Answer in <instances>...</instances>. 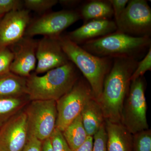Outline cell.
Segmentation results:
<instances>
[{
  "instance_id": "cell-12",
  "label": "cell",
  "mask_w": 151,
  "mask_h": 151,
  "mask_svg": "<svg viewBox=\"0 0 151 151\" xmlns=\"http://www.w3.org/2000/svg\"><path fill=\"white\" fill-rule=\"evenodd\" d=\"M29 22L27 10L6 14L0 20V47H9L19 41L24 37Z\"/></svg>"
},
{
  "instance_id": "cell-17",
  "label": "cell",
  "mask_w": 151,
  "mask_h": 151,
  "mask_svg": "<svg viewBox=\"0 0 151 151\" xmlns=\"http://www.w3.org/2000/svg\"><path fill=\"white\" fill-rule=\"evenodd\" d=\"M79 13L84 23L93 20L111 19L114 16L110 1L92 0L85 3Z\"/></svg>"
},
{
  "instance_id": "cell-26",
  "label": "cell",
  "mask_w": 151,
  "mask_h": 151,
  "mask_svg": "<svg viewBox=\"0 0 151 151\" xmlns=\"http://www.w3.org/2000/svg\"><path fill=\"white\" fill-rule=\"evenodd\" d=\"M93 137L92 151H107V134L105 131V123Z\"/></svg>"
},
{
  "instance_id": "cell-10",
  "label": "cell",
  "mask_w": 151,
  "mask_h": 151,
  "mask_svg": "<svg viewBox=\"0 0 151 151\" xmlns=\"http://www.w3.org/2000/svg\"><path fill=\"white\" fill-rule=\"evenodd\" d=\"M26 113L12 116L1 125L0 151H22L28 138Z\"/></svg>"
},
{
  "instance_id": "cell-19",
  "label": "cell",
  "mask_w": 151,
  "mask_h": 151,
  "mask_svg": "<svg viewBox=\"0 0 151 151\" xmlns=\"http://www.w3.org/2000/svg\"><path fill=\"white\" fill-rule=\"evenodd\" d=\"M62 133L68 145L73 151L81 145L88 137L82 123L81 114Z\"/></svg>"
},
{
  "instance_id": "cell-6",
  "label": "cell",
  "mask_w": 151,
  "mask_h": 151,
  "mask_svg": "<svg viewBox=\"0 0 151 151\" xmlns=\"http://www.w3.org/2000/svg\"><path fill=\"white\" fill-rule=\"evenodd\" d=\"M93 97L91 86L86 79L78 78L73 87L56 101L57 116L55 127L63 132L81 114L86 103Z\"/></svg>"
},
{
  "instance_id": "cell-33",
  "label": "cell",
  "mask_w": 151,
  "mask_h": 151,
  "mask_svg": "<svg viewBox=\"0 0 151 151\" xmlns=\"http://www.w3.org/2000/svg\"><path fill=\"white\" fill-rule=\"evenodd\" d=\"M4 15L5 14H3L1 13H0V19H1L3 17H4Z\"/></svg>"
},
{
  "instance_id": "cell-1",
  "label": "cell",
  "mask_w": 151,
  "mask_h": 151,
  "mask_svg": "<svg viewBox=\"0 0 151 151\" xmlns=\"http://www.w3.org/2000/svg\"><path fill=\"white\" fill-rule=\"evenodd\" d=\"M138 60L128 58L113 59V65L105 77L103 91L98 102L105 120L121 123L124 102L129 90L131 77Z\"/></svg>"
},
{
  "instance_id": "cell-31",
  "label": "cell",
  "mask_w": 151,
  "mask_h": 151,
  "mask_svg": "<svg viewBox=\"0 0 151 151\" xmlns=\"http://www.w3.org/2000/svg\"><path fill=\"white\" fill-rule=\"evenodd\" d=\"M42 151H53L50 138L42 141Z\"/></svg>"
},
{
  "instance_id": "cell-28",
  "label": "cell",
  "mask_w": 151,
  "mask_h": 151,
  "mask_svg": "<svg viewBox=\"0 0 151 151\" xmlns=\"http://www.w3.org/2000/svg\"><path fill=\"white\" fill-rule=\"evenodd\" d=\"M113 8L116 23L125 11L129 0H109Z\"/></svg>"
},
{
  "instance_id": "cell-25",
  "label": "cell",
  "mask_w": 151,
  "mask_h": 151,
  "mask_svg": "<svg viewBox=\"0 0 151 151\" xmlns=\"http://www.w3.org/2000/svg\"><path fill=\"white\" fill-rule=\"evenodd\" d=\"M151 70V47L143 59L138 62L137 65L131 77V81L143 77L147 71Z\"/></svg>"
},
{
  "instance_id": "cell-14",
  "label": "cell",
  "mask_w": 151,
  "mask_h": 151,
  "mask_svg": "<svg viewBox=\"0 0 151 151\" xmlns=\"http://www.w3.org/2000/svg\"><path fill=\"white\" fill-rule=\"evenodd\" d=\"M117 30V25L114 21L93 20L84 23L81 27L68 33L65 36L77 44H82Z\"/></svg>"
},
{
  "instance_id": "cell-15",
  "label": "cell",
  "mask_w": 151,
  "mask_h": 151,
  "mask_svg": "<svg viewBox=\"0 0 151 151\" xmlns=\"http://www.w3.org/2000/svg\"><path fill=\"white\" fill-rule=\"evenodd\" d=\"M107 151H133V135L121 123L105 120Z\"/></svg>"
},
{
  "instance_id": "cell-23",
  "label": "cell",
  "mask_w": 151,
  "mask_h": 151,
  "mask_svg": "<svg viewBox=\"0 0 151 151\" xmlns=\"http://www.w3.org/2000/svg\"><path fill=\"white\" fill-rule=\"evenodd\" d=\"M14 54L9 47H0V76L10 72Z\"/></svg>"
},
{
  "instance_id": "cell-16",
  "label": "cell",
  "mask_w": 151,
  "mask_h": 151,
  "mask_svg": "<svg viewBox=\"0 0 151 151\" xmlns=\"http://www.w3.org/2000/svg\"><path fill=\"white\" fill-rule=\"evenodd\" d=\"M81 115L82 123L88 136L93 137L105 123L102 108L94 97L87 102Z\"/></svg>"
},
{
  "instance_id": "cell-18",
  "label": "cell",
  "mask_w": 151,
  "mask_h": 151,
  "mask_svg": "<svg viewBox=\"0 0 151 151\" xmlns=\"http://www.w3.org/2000/svg\"><path fill=\"white\" fill-rule=\"evenodd\" d=\"M26 94V78L9 72L0 76V97H20Z\"/></svg>"
},
{
  "instance_id": "cell-4",
  "label": "cell",
  "mask_w": 151,
  "mask_h": 151,
  "mask_svg": "<svg viewBox=\"0 0 151 151\" xmlns=\"http://www.w3.org/2000/svg\"><path fill=\"white\" fill-rule=\"evenodd\" d=\"M150 37H135L116 31L102 37L86 42L81 46L91 54L114 59H139L151 46Z\"/></svg>"
},
{
  "instance_id": "cell-20",
  "label": "cell",
  "mask_w": 151,
  "mask_h": 151,
  "mask_svg": "<svg viewBox=\"0 0 151 151\" xmlns=\"http://www.w3.org/2000/svg\"><path fill=\"white\" fill-rule=\"evenodd\" d=\"M24 104L19 97H0V124L2 125Z\"/></svg>"
},
{
  "instance_id": "cell-7",
  "label": "cell",
  "mask_w": 151,
  "mask_h": 151,
  "mask_svg": "<svg viewBox=\"0 0 151 151\" xmlns=\"http://www.w3.org/2000/svg\"><path fill=\"white\" fill-rule=\"evenodd\" d=\"M29 135L43 141L49 138L56 126L57 111L54 100H34L27 107Z\"/></svg>"
},
{
  "instance_id": "cell-3",
  "label": "cell",
  "mask_w": 151,
  "mask_h": 151,
  "mask_svg": "<svg viewBox=\"0 0 151 151\" xmlns=\"http://www.w3.org/2000/svg\"><path fill=\"white\" fill-rule=\"evenodd\" d=\"M58 39L68 60L82 73L91 86L94 98L98 101L105 77L113 65V59L91 54L65 36H60Z\"/></svg>"
},
{
  "instance_id": "cell-8",
  "label": "cell",
  "mask_w": 151,
  "mask_h": 151,
  "mask_svg": "<svg viewBox=\"0 0 151 151\" xmlns=\"http://www.w3.org/2000/svg\"><path fill=\"white\" fill-rule=\"evenodd\" d=\"M116 24L117 31L133 36H150L151 9L147 1H129Z\"/></svg>"
},
{
  "instance_id": "cell-29",
  "label": "cell",
  "mask_w": 151,
  "mask_h": 151,
  "mask_svg": "<svg viewBox=\"0 0 151 151\" xmlns=\"http://www.w3.org/2000/svg\"><path fill=\"white\" fill-rule=\"evenodd\" d=\"M42 141L33 135H29L27 142L22 151H42Z\"/></svg>"
},
{
  "instance_id": "cell-27",
  "label": "cell",
  "mask_w": 151,
  "mask_h": 151,
  "mask_svg": "<svg viewBox=\"0 0 151 151\" xmlns=\"http://www.w3.org/2000/svg\"><path fill=\"white\" fill-rule=\"evenodd\" d=\"M23 4L19 0H0V13L5 14L12 11L21 10Z\"/></svg>"
},
{
  "instance_id": "cell-21",
  "label": "cell",
  "mask_w": 151,
  "mask_h": 151,
  "mask_svg": "<svg viewBox=\"0 0 151 151\" xmlns=\"http://www.w3.org/2000/svg\"><path fill=\"white\" fill-rule=\"evenodd\" d=\"M133 151H151V131L147 129L133 134Z\"/></svg>"
},
{
  "instance_id": "cell-11",
  "label": "cell",
  "mask_w": 151,
  "mask_h": 151,
  "mask_svg": "<svg viewBox=\"0 0 151 151\" xmlns=\"http://www.w3.org/2000/svg\"><path fill=\"white\" fill-rule=\"evenodd\" d=\"M58 37H44L37 41L35 74L46 73L70 61L63 50Z\"/></svg>"
},
{
  "instance_id": "cell-24",
  "label": "cell",
  "mask_w": 151,
  "mask_h": 151,
  "mask_svg": "<svg viewBox=\"0 0 151 151\" xmlns=\"http://www.w3.org/2000/svg\"><path fill=\"white\" fill-rule=\"evenodd\" d=\"M49 138L53 151H73L66 142L62 132L56 127Z\"/></svg>"
},
{
  "instance_id": "cell-9",
  "label": "cell",
  "mask_w": 151,
  "mask_h": 151,
  "mask_svg": "<svg viewBox=\"0 0 151 151\" xmlns=\"http://www.w3.org/2000/svg\"><path fill=\"white\" fill-rule=\"evenodd\" d=\"M80 19L79 13L76 11L66 10L49 13L29 24L24 36L59 37L63 31Z\"/></svg>"
},
{
  "instance_id": "cell-30",
  "label": "cell",
  "mask_w": 151,
  "mask_h": 151,
  "mask_svg": "<svg viewBox=\"0 0 151 151\" xmlns=\"http://www.w3.org/2000/svg\"><path fill=\"white\" fill-rule=\"evenodd\" d=\"M93 146V137L88 136L85 142L74 151H92Z\"/></svg>"
},
{
  "instance_id": "cell-22",
  "label": "cell",
  "mask_w": 151,
  "mask_h": 151,
  "mask_svg": "<svg viewBox=\"0 0 151 151\" xmlns=\"http://www.w3.org/2000/svg\"><path fill=\"white\" fill-rule=\"evenodd\" d=\"M58 3V0H25L24 4L28 9L39 13L51 9Z\"/></svg>"
},
{
  "instance_id": "cell-5",
  "label": "cell",
  "mask_w": 151,
  "mask_h": 151,
  "mask_svg": "<svg viewBox=\"0 0 151 151\" xmlns=\"http://www.w3.org/2000/svg\"><path fill=\"white\" fill-rule=\"evenodd\" d=\"M145 90L143 77L131 81L123 105L121 123L132 135L149 129Z\"/></svg>"
},
{
  "instance_id": "cell-13",
  "label": "cell",
  "mask_w": 151,
  "mask_h": 151,
  "mask_svg": "<svg viewBox=\"0 0 151 151\" xmlns=\"http://www.w3.org/2000/svg\"><path fill=\"white\" fill-rule=\"evenodd\" d=\"M37 41L32 37L24 36L12 47L14 59L10 70L12 73L27 78L36 67V56Z\"/></svg>"
},
{
  "instance_id": "cell-2",
  "label": "cell",
  "mask_w": 151,
  "mask_h": 151,
  "mask_svg": "<svg viewBox=\"0 0 151 151\" xmlns=\"http://www.w3.org/2000/svg\"><path fill=\"white\" fill-rule=\"evenodd\" d=\"M77 68L69 61L45 75L35 73L26 78V94L30 100L56 101L68 92L79 78Z\"/></svg>"
},
{
  "instance_id": "cell-32",
  "label": "cell",
  "mask_w": 151,
  "mask_h": 151,
  "mask_svg": "<svg viewBox=\"0 0 151 151\" xmlns=\"http://www.w3.org/2000/svg\"><path fill=\"white\" fill-rule=\"evenodd\" d=\"M81 1H73V0H61L58 1V2L60 3L62 5L65 6H73L78 4L79 3L81 2Z\"/></svg>"
}]
</instances>
